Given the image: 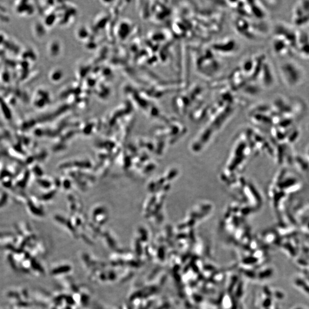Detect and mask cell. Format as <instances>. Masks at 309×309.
<instances>
[{"label":"cell","instance_id":"obj_1","mask_svg":"<svg viewBox=\"0 0 309 309\" xmlns=\"http://www.w3.org/2000/svg\"><path fill=\"white\" fill-rule=\"evenodd\" d=\"M2 39H3V36L2 35H0V44L2 42Z\"/></svg>","mask_w":309,"mask_h":309}]
</instances>
